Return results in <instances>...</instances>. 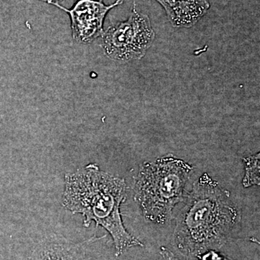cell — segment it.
I'll use <instances>...</instances> for the list:
<instances>
[{"instance_id":"cell-5","label":"cell","mask_w":260,"mask_h":260,"mask_svg":"<svg viewBox=\"0 0 260 260\" xmlns=\"http://www.w3.org/2000/svg\"><path fill=\"white\" fill-rule=\"evenodd\" d=\"M124 0H116L112 5H107L102 0H78L70 9L59 3H49L64 10L69 15L71 21L72 35L74 40L80 44H89L104 32V20L109 11Z\"/></svg>"},{"instance_id":"cell-6","label":"cell","mask_w":260,"mask_h":260,"mask_svg":"<svg viewBox=\"0 0 260 260\" xmlns=\"http://www.w3.org/2000/svg\"><path fill=\"white\" fill-rule=\"evenodd\" d=\"M99 239L93 237L83 242L73 243L54 234L38 244L29 260H85L89 245Z\"/></svg>"},{"instance_id":"cell-9","label":"cell","mask_w":260,"mask_h":260,"mask_svg":"<svg viewBox=\"0 0 260 260\" xmlns=\"http://www.w3.org/2000/svg\"><path fill=\"white\" fill-rule=\"evenodd\" d=\"M160 253L162 260H181L172 251L164 246L160 248ZM197 258L199 260H233L232 258L225 256V254L217 252L215 250L207 251Z\"/></svg>"},{"instance_id":"cell-8","label":"cell","mask_w":260,"mask_h":260,"mask_svg":"<svg viewBox=\"0 0 260 260\" xmlns=\"http://www.w3.org/2000/svg\"><path fill=\"white\" fill-rule=\"evenodd\" d=\"M245 175L243 179L244 187L259 185V153L244 159Z\"/></svg>"},{"instance_id":"cell-1","label":"cell","mask_w":260,"mask_h":260,"mask_svg":"<svg viewBox=\"0 0 260 260\" xmlns=\"http://www.w3.org/2000/svg\"><path fill=\"white\" fill-rule=\"evenodd\" d=\"M239 220L230 192L204 174L186 198L177 219L173 242L184 255L198 257L225 244Z\"/></svg>"},{"instance_id":"cell-4","label":"cell","mask_w":260,"mask_h":260,"mask_svg":"<svg viewBox=\"0 0 260 260\" xmlns=\"http://www.w3.org/2000/svg\"><path fill=\"white\" fill-rule=\"evenodd\" d=\"M102 47L106 55L116 61L140 59L153 45L155 34L148 15L142 14L133 4L129 18L104 30Z\"/></svg>"},{"instance_id":"cell-7","label":"cell","mask_w":260,"mask_h":260,"mask_svg":"<svg viewBox=\"0 0 260 260\" xmlns=\"http://www.w3.org/2000/svg\"><path fill=\"white\" fill-rule=\"evenodd\" d=\"M167 12L169 21L176 28H191L206 14L208 0H155Z\"/></svg>"},{"instance_id":"cell-2","label":"cell","mask_w":260,"mask_h":260,"mask_svg":"<svg viewBox=\"0 0 260 260\" xmlns=\"http://www.w3.org/2000/svg\"><path fill=\"white\" fill-rule=\"evenodd\" d=\"M126 197L124 179L101 171L96 164L65 176L63 206L73 214H82L84 226L95 221L97 227L104 228L112 236L116 256L129 248L143 246L123 224L120 206Z\"/></svg>"},{"instance_id":"cell-10","label":"cell","mask_w":260,"mask_h":260,"mask_svg":"<svg viewBox=\"0 0 260 260\" xmlns=\"http://www.w3.org/2000/svg\"><path fill=\"white\" fill-rule=\"evenodd\" d=\"M40 1L44 2V3L49 4V3H59V2L64 1V0H40Z\"/></svg>"},{"instance_id":"cell-3","label":"cell","mask_w":260,"mask_h":260,"mask_svg":"<svg viewBox=\"0 0 260 260\" xmlns=\"http://www.w3.org/2000/svg\"><path fill=\"white\" fill-rule=\"evenodd\" d=\"M193 167L172 155L145 162L135 179V200L145 218L162 224L184 199Z\"/></svg>"}]
</instances>
